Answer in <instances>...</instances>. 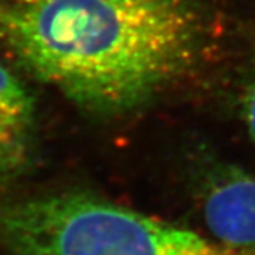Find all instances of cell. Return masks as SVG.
<instances>
[{"instance_id": "4", "label": "cell", "mask_w": 255, "mask_h": 255, "mask_svg": "<svg viewBox=\"0 0 255 255\" xmlns=\"http://www.w3.org/2000/svg\"><path fill=\"white\" fill-rule=\"evenodd\" d=\"M36 128L33 97L0 64V187L17 180L33 164Z\"/></svg>"}, {"instance_id": "3", "label": "cell", "mask_w": 255, "mask_h": 255, "mask_svg": "<svg viewBox=\"0 0 255 255\" xmlns=\"http://www.w3.org/2000/svg\"><path fill=\"white\" fill-rule=\"evenodd\" d=\"M203 217L217 241L255 254V174L230 170L216 177L204 191Z\"/></svg>"}, {"instance_id": "5", "label": "cell", "mask_w": 255, "mask_h": 255, "mask_svg": "<svg viewBox=\"0 0 255 255\" xmlns=\"http://www.w3.org/2000/svg\"><path fill=\"white\" fill-rule=\"evenodd\" d=\"M240 104H241V114L244 118L247 130L255 143V41L247 65Z\"/></svg>"}, {"instance_id": "1", "label": "cell", "mask_w": 255, "mask_h": 255, "mask_svg": "<svg viewBox=\"0 0 255 255\" xmlns=\"http://www.w3.org/2000/svg\"><path fill=\"white\" fill-rule=\"evenodd\" d=\"M196 0H0V40L38 81L85 112L142 108L196 63Z\"/></svg>"}, {"instance_id": "2", "label": "cell", "mask_w": 255, "mask_h": 255, "mask_svg": "<svg viewBox=\"0 0 255 255\" xmlns=\"http://www.w3.org/2000/svg\"><path fill=\"white\" fill-rule=\"evenodd\" d=\"M0 247L9 255H255L87 190L0 196Z\"/></svg>"}]
</instances>
